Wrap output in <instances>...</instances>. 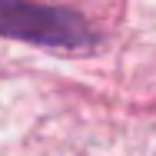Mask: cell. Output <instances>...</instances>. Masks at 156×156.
<instances>
[{
	"instance_id": "1",
	"label": "cell",
	"mask_w": 156,
	"mask_h": 156,
	"mask_svg": "<svg viewBox=\"0 0 156 156\" xmlns=\"http://www.w3.org/2000/svg\"><path fill=\"white\" fill-rule=\"evenodd\" d=\"M0 37L43 43V47H83L90 43L87 23L63 7L33 0H0Z\"/></svg>"
}]
</instances>
